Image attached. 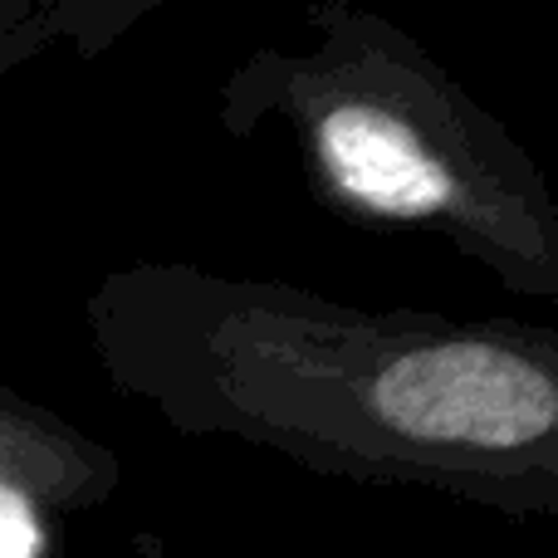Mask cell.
Here are the masks:
<instances>
[{"mask_svg": "<svg viewBox=\"0 0 558 558\" xmlns=\"http://www.w3.org/2000/svg\"><path fill=\"white\" fill-rule=\"evenodd\" d=\"M118 397L353 485L558 520V333L373 308L196 260L118 265L84 299Z\"/></svg>", "mask_w": 558, "mask_h": 558, "instance_id": "1", "label": "cell"}, {"mask_svg": "<svg viewBox=\"0 0 558 558\" xmlns=\"http://www.w3.org/2000/svg\"><path fill=\"white\" fill-rule=\"evenodd\" d=\"M123 485L113 446L0 383V530L45 544L49 520L108 505Z\"/></svg>", "mask_w": 558, "mask_h": 558, "instance_id": "3", "label": "cell"}, {"mask_svg": "<svg viewBox=\"0 0 558 558\" xmlns=\"http://www.w3.org/2000/svg\"><path fill=\"white\" fill-rule=\"evenodd\" d=\"M128 558H177V549L157 530H137L133 544H128Z\"/></svg>", "mask_w": 558, "mask_h": 558, "instance_id": "5", "label": "cell"}, {"mask_svg": "<svg viewBox=\"0 0 558 558\" xmlns=\"http://www.w3.org/2000/svg\"><path fill=\"white\" fill-rule=\"evenodd\" d=\"M304 49L260 45L216 123H284L308 196L363 231H422L520 299H558V202L534 153L412 35L357 0H304Z\"/></svg>", "mask_w": 558, "mask_h": 558, "instance_id": "2", "label": "cell"}, {"mask_svg": "<svg viewBox=\"0 0 558 558\" xmlns=\"http://www.w3.org/2000/svg\"><path fill=\"white\" fill-rule=\"evenodd\" d=\"M167 0H0V84L59 45L94 59Z\"/></svg>", "mask_w": 558, "mask_h": 558, "instance_id": "4", "label": "cell"}]
</instances>
